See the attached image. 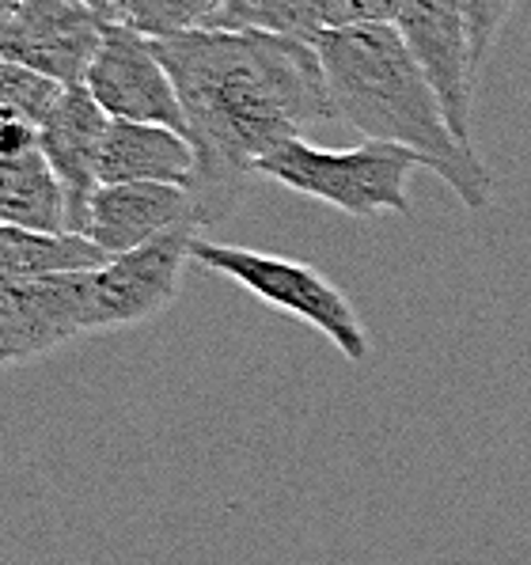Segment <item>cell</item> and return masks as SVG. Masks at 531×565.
<instances>
[{"label":"cell","mask_w":531,"mask_h":565,"mask_svg":"<svg viewBox=\"0 0 531 565\" xmlns=\"http://www.w3.org/2000/svg\"><path fill=\"white\" fill-rule=\"evenodd\" d=\"M176 81L187 141L198 168L190 179L198 228H216L258 179V160L311 126L338 118L319 50L266 31L190 28L152 39Z\"/></svg>","instance_id":"obj_1"},{"label":"cell","mask_w":531,"mask_h":565,"mask_svg":"<svg viewBox=\"0 0 531 565\" xmlns=\"http://www.w3.org/2000/svg\"><path fill=\"white\" fill-rule=\"evenodd\" d=\"M316 50L338 118L350 121L364 141H391L417 152L464 205H490V168L475 145L452 129L440 95L433 92L395 23H353L327 31Z\"/></svg>","instance_id":"obj_2"},{"label":"cell","mask_w":531,"mask_h":565,"mask_svg":"<svg viewBox=\"0 0 531 565\" xmlns=\"http://www.w3.org/2000/svg\"><path fill=\"white\" fill-rule=\"evenodd\" d=\"M425 160L403 145L364 141L357 149H323L308 137L277 145L258 160V179L323 202L346 216H380V213H411V179Z\"/></svg>","instance_id":"obj_3"},{"label":"cell","mask_w":531,"mask_h":565,"mask_svg":"<svg viewBox=\"0 0 531 565\" xmlns=\"http://www.w3.org/2000/svg\"><path fill=\"white\" fill-rule=\"evenodd\" d=\"M190 258L198 266H205L209 274H221L229 281H236L240 289H247L251 297H258L269 308L285 311V316L319 330L346 361L361 364L369 358L372 342L361 316H357V308L316 266L282 255H266V250L255 247H232V243H216L205 236L194 239Z\"/></svg>","instance_id":"obj_4"},{"label":"cell","mask_w":531,"mask_h":565,"mask_svg":"<svg viewBox=\"0 0 531 565\" xmlns=\"http://www.w3.org/2000/svg\"><path fill=\"white\" fill-rule=\"evenodd\" d=\"M194 239L198 228H176L134 250L110 255L92 274V334L141 327L163 316L179 300L187 263H194Z\"/></svg>","instance_id":"obj_5"},{"label":"cell","mask_w":531,"mask_h":565,"mask_svg":"<svg viewBox=\"0 0 531 565\" xmlns=\"http://www.w3.org/2000/svg\"><path fill=\"white\" fill-rule=\"evenodd\" d=\"M84 88L110 118L156 121L187 137V115L168 65L156 57L152 39L126 20H110L84 73Z\"/></svg>","instance_id":"obj_6"},{"label":"cell","mask_w":531,"mask_h":565,"mask_svg":"<svg viewBox=\"0 0 531 565\" xmlns=\"http://www.w3.org/2000/svg\"><path fill=\"white\" fill-rule=\"evenodd\" d=\"M107 23L84 0H0V61L57 84H84Z\"/></svg>","instance_id":"obj_7"},{"label":"cell","mask_w":531,"mask_h":565,"mask_svg":"<svg viewBox=\"0 0 531 565\" xmlns=\"http://www.w3.org/2000/svg\"><path fill=\"white\" fill-rule=\"evenodd\" d=\"M92 274L31 277L0 285V364L39 361L81 334H92Z\"/></svg>","instance_id":"obj_8"},{"label":"cell","mask_w":531,"mask_h":565,"mask_svg":"<svg viewBox=\"0 0 531 565\" xmlns=\"http://www.w3.org/2000/svg\"><path fill=\"white\" fill-rule=\"evenodd\" d=\"M395 31L403 34L417 65L429 76L433 92L440 95L452 129L471 145V95L478 73L459 0H406Z\"/></svg>","instance_id":"obj_9"},{"label":"cell","mask_w":531,"mask_h":565,"mask_svg":"<svg viewBox=\"0 0 531 565\" xmlns=\"http://www.w3.org/2000/svg\"><path fill=\"white\" fill-rule=\"evenodd\" d=\"M110 115L92 99L84 84H65L54 107L39 121V149L57 171L68 202V232H81L88 221L92 194L99 190V152Z\"/></svg>","instance_id":"obj_10"},{"label":"cell","mask_w":531,"mask_h":565,"mask_svg":"<svg viewBox=\"0 0 531 565\" xmlns=\"http://www.w3.org/2000/svg\"><path fill=\"white\" fill-rule=\"evenodd\" d=\"M176 228H198V221L190 190L171 182H99L84 221V236L107 255L134 250Z\"/></svg>","instance_id":"obj_11"},{"label":"cell","mask_w":531,"mask_h":565,"mask_svg":"<svg viewBox=\"0 0 531 565\" xmlns=\"http://www.w3.org/2000/svg\"><path fill=\"white\" fill-rule=\"evenodd\" d=\"M198 168L194 145L156 121L110 118L99 152V182H171L190 186Z\"/></svg>","instance_id":"obj_12"},{"label":"cell","mask_w":531,"mask_h":565,"mask_svg":"<svg viewBox=\"0 0 531 565\" xmlns=\"http://www.w3.org/2000/svg\"><path fill=\"white\" fill-rule=\"evenodd\" d=\"M0 224L31 232H68V202L42 149L0 160Z\"/></svg>","instance_id":"obj_13"},{"label":"cell","mask_w":531,"mask_h":565,"mask_svg":"<svg viewBox=\"0 0 531 565\" xmlns=\"http://www.w3.org/2000/svg\"><path fill=\"white\" fill-rule=\"evenodd\" d=\"M209 28L266 31L316 46L327 31L353 28L350 0H224Z\"/></svg>","instance_id":"obj_14"},{"label":"cell","mask_w":531,"mask_h":565,"mask_svg":"<svg viewBox=\"0 0 531 565\" xmlns=\"http://www.w3.org/2000/svg\"><path fill=\"white\" fill-rule=\"evenodd\" d=\"M107 258V250L95 247L81 232H31L0 224V285L73 274V269H99Z\"/></svg>","instance_id":"obj_15"},{"label":"cell","mask_w":531,"mask_h":565,"mask_svg":"<svg viewBox=\"0 0 531 565\" xmlns=\"http://www.w3.org/2000/svg\"><path fill=\"white\" fill-rule=\"evenodd\" d=\"M121 8H126V23H134L148 39H160V34L209 28L224 0H121Z\"/></svg>","instance_id":"obj_16"},{"label":"cell","mask_w":531,"mask_h":565,"mask_svg":"<svg viewBox=\"0 0 531 565\" xmlns=\"http://www.w3.org/2000/svg\"><path fill=\"white\" fill-rule=\"evenodd\" d=\"M65 84L50 81V76L34 73V68L12 65V61H0V107H15L34 121L46 118V110L54 107L57 92Z\"/></svg>","instance_id":"obj_17"},{"label":"cell","mask_w":531,"mask_h":565,"mask_svg":"<svg viewBox=\"0 0 531 565\" xmlns=\"http://www.w3.org/2000/svg\"><path fill=\"white\" fill-rule=\"evenodd\" d=\"M467 20V34H471V57H475V73L486 65V57L493 54V42L505 28V20L512 15L517 0H459Z\"/></svg>","instance_id":"obj_18"},{"label":"cell","mask_w":531,"mask_h":565,"mask_svg":"<svg viewBox=\"0 0 531 565\" xmlns=\"http://www.w3.org/2000/svg\"><path fill=\"white\" fill-rule=\"evenodd\" d=\"M39 149V121L15 107H0V160Z\"/></svg>","instance_id":"obj_19"},{"label":"cell","mask_w":531,"mask_h":565,"mask_svg":"<svg viewBox=\"0 0 531 565\" xmlns=\"http://www.w3.org/2000/svg\"><path fill=\"white\" fill-rule=\"evenodd\" d=\"M406 0H350L353 23H395Z\"/></svg>","instance_id":"obj_20"},{"label":"cell","mask_w":531,"mask_h":565,"mask_svg":"<svg viewBox=\"0 0 531 565\" xmlns=\"http://www.w3.org/2000/svg\"><path fill=\"white\" fill-rule=\"evenodd\" d=\"M84 4H92L95 12H103L107 20H126V8H121V0H84Z\"/></svg>","instance_id":"obj_21"},{"label":"cell","mask_w":531,"mask_h":565,"mask_svg":"<svg viewBox=\"0 0 531 565\" xmlns=\"http://www.w3.org/2000/svg\"><path fill=\"white\" fill-rule=\"evenodd\" d=\"M0 369H4V364H0Z\"/></svg>","instance_id":"obj_22"}]
</instances>
